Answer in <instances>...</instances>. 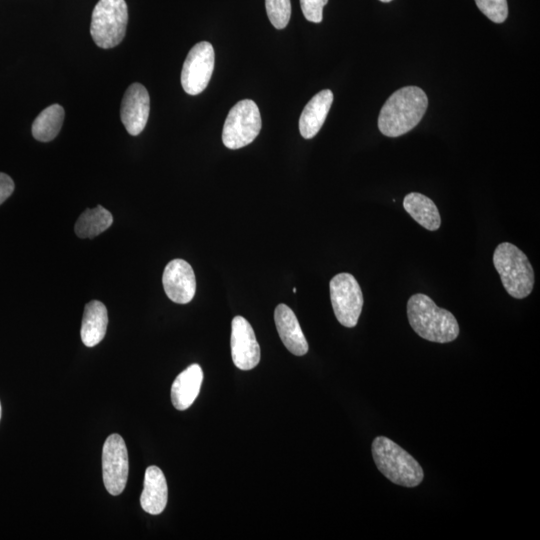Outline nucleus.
I'll use <instances>...</instances> for the list:
<instances>
[{
  "mask_svg": "<svg viewBox=\"0 0 540 540\" xmlns=\"http://www.w3.org/2000/svg\"><path fill=\"white\" fill-rule=\"evenodd\" d=\"M427 106L428 98L421 88L403 87L384 103L378 117V128L388 137L403 135L420 122Z\"/></svg>",
  "mask_w": 540,
  "mask_h": 540,
  "instance_id": "obj_1",
  "label": "nucleus"
},
{
  "mask_svg": "<svg viewBox=\"0 0 540 540\" xmlns=\"http://www.w3.org/2000/svg\"><path fill=\"white\" fill-rule=\"evenodd\" d=\"M407 316L412 329L428 341L447 343L458 337L459 325L454 315L425 294L416 293L409 298Z\"/></svg>",
  "mask_w": 540,
  "mask_h": 540,
  "instance_id": "obj_2",
  "label": "nucleus"
},
{
  "mask_svg": "<svg viewBox=\"0 0 540 540\" xmlns=\"http://www.w3.org/2000/svg\"><path fill=\"white\" fill-rule=\"evenodd\" d=\"M372 456L379 471L397 485L415 487L423 480L419 463L387 437L378 436L373 440Z\"/></svg>",
  "mask_w": 540,
  "mask_h": 540,
  "instance_id": "obj_3",
  "label": "nucleus"
},
{
  "mask_svg": "<svg viewBox=\"0 0 540 540\" xmlns=\"http://www.w3.org/2000/svg\"><path fill=\"white\" fill-rule=\"evenodd\" d=\"M493 264L507 293L517 299L527 297L534 286V271L527 256L517 246L500 243Z\"/></svg>",
  "mask_w": 540,
  "mask_h": 540,
  "instance_id": "obj_4",
  "label": "nucleus"
},
{
  "mask_svg": "<svg viewBox=\"0 0 540 540\" xmlns=\"http://www.w3.org/2000/svg\"><path fill=\"white\" fill-rule=\"evenodd\" d=\"M127 22L125 0H99L91 16L90 34L93 41L103 49L117 46L125 36Z\"/></svg>",
  "mask_w": 540,
  "mask_h": 540,
  "instance_id": "obj_5",
  "label": "nucleus"
},
{
  "mask_svg": "<svg viewBox=\"0 0 540 540\" xmlns=\"http://www.w3.org/2000/svg\"><path fill=\"white\" fill-rule=\"evenodd\" d=\"M262 122L257 104L250 99L237 102L229 111L222 130L223 144L239 149L258 136Z\"/></svg>",
  "mask_w": 540,
  "mask_h": 540,
  "instance_id": "obj_6",
  "label": "nucleus"
},
{
  "mask_svg": "<svg viewBox=\"0 0 540 540\" xmlns=\"http://www.w3.org/2000/svg\"><path fill=\"white\" fill-rule=\"evenodd\" d=\"M329 289L339 323L348 328L356 326L363 307V295L357 280L350 273H339L331 279Z\"/></svg>",
  "mask_w": 540,
  "mask_h": 540,
  "instance_id": "obj_7",
  "label": "nucleus"
},
{
  "mask_svg": "<svg viewBox=\"0 0 540 540\" xmlns=\"http://www.w3.org/2000/svg\"><path fill=\"white\" fill-rule=\"evenodd\" d=\"M215 64L212 44L202 41L195 44L187 54L181 71V84L190 95L200 94L208 85Z\"/></svg>",
  "mask_w": 540,
  "mask_h": 540,
  "instance_id": "obj_8",
  "label": "nucleus"
},
{
  "mask_svg": "<svg viewBox=\"0 0 540 540\" xmlns=\"http://www.w3.org/2000/svg\"><path fill=\"white\" fill-rule=\"evenodd\" d=\"M129 471L128 452L123 438L111 434L102 449V476L106 490L119 495L126 486Z\"/></svg>",
  "mask_w": 540,
  "mask_h": 540,
  "instance_id": "obj_9",
  "label": "nucleus"
},
{
  "mask_svg": "<svg viewBox=\"0 0 540 540\" xmlns=\"http://www.w3.org/2000/svg\"><path fill=\"white\" fill-rule=\"evenodd\" d=\"M231 356L241 370H251L260 361V346L250 323L242 316H235L231 323Z\"/></svg>",
  "mask_w": 540,
  "mask_h": 540,
  "instance_id": "obj_10",
  "label": "nucleus"
},
{
  "mask_svg": "<svg viewBox=\"0 0 540 540\" xmlns=\"http://www.w3.org/2000/svg\"><path fill=\"white\" fill-rule=\"evenodd\" d=\"M168 298L178 304L190 302L196 291V278L191 265L182 259L171 260L162 276Z\"/></svg>",
  "mask_w": 540,
  "mask_h": 540,
  "instance_id": "obj_11",
  "label": "nucleus"
},
{
  "mask_svg": "<svg viewBox=\"0 0 540 540\" xmlns=\"http://www.w3.org/2000/svg\"><path fill=\"white\" fill-rule=\"evenodd\" d=\"M150 111L147 89L140 83L131 84L125 91L120 107L121 121L130 135L140 134L146 126Z\"/></svg>",
  "mask_w": 540,
  "mask_h": 540,
  "instance_id": "obj_12",
  "label": "nucleus"
},
{
  "mask_svg": "<svg viewBox=\"0 0 540 540\" xmlns=\"http://www.w3.org/2000/svg\"><path fill=\"white\" fill-rule=\"evenodd\" d=\"M274 321L284 346L296 356L305 355L308 352V343L291 308L286 304L277 305Z\"/></svg>",
  "mask_w": 540,
  "mask_h": 540,
  "instance_id": "obj_13",
  "label": "nucleus"
},
{
  "mask_svg": "<svg viewBox=\"0 0 540 540\" xmlns=\"http://www.w3.org/2000/svg\"><path fill=\"white\" fill-rule=\"evenodd\" d=\"M333 102L329 89L315 94L304 107L299 119V131L303 138H313L321 129Z\"/></svg>",
  "mask_w": 540,
  "mask_h": 540,
  "instance_id": "obj_14",
  "label": "nucleus"
},
{
  "mask_svg": "<svg viewBox=\"0 0 540 540\" xmlns=\"http://www.w3.org/2000/svg\"><path fill=\"white\" fill-rule=\"evenodd\" d=\"M168 489L162 470L155 466H149L145 471L143 491L140 496L142 509L151 514L158 515L166 507Z\"/></svg>",
  "mask_w": 540,
  "mask_h": 540,
  "instance_id": "obj_15",
  "label": "nucleus"
},
{
  "mask_svg": "<svg viewBox=\"0 0 540 540\" xmlns=\"http://www.w3.org/2000/svg\"><path fill=\"white\" fill-rule=\"evenodd\" d=\"M203 381V371L192 364L182 371L171 386V401L180 411L189 408L197 398Z\"/></svg>",
  "mask_w": 540,
  "mask_h": 540,
  "instance_id": "obj_16",
  "label": "nucleus"
},
{
  "mask_svg": "<svg viewBox=\"0 0 540 540\" xmlns=\"http://www.w3.org/2000/svg\"><path fill=\"white\" fill-rule=\"evenodd\" d=\"M108 314L105 305L97 300L88 302L84 308L81 339L87 347H93L102 341L106 334Z\"/></svg>",
  "mask_w": 540,
  "mask_h": 540,
  "instance_id": "obj_17",
  "label": "nucleus"
},
{
  "mask_svg": "<svg viewBox=\"0 0 540 540\" xmlns=\"http://www.w3.org/2000/svg\"><path fill=\"white\" fill-rule=\"evenodd\" d=\"M405 211L422 227L430 231L437 230L441 225V217L435 203L427 196L411 192L404 197Z\"/></svg>",
  "mask_w": 540,
  "mask_h": 540,
  "instance_id": "obj_18",
  "label": "nucleus"
},
{
  "mask_svg": "<svg viewBox=\"0 0 540 540\" xmlns=\"http://www.w3.org/2000/svg\"><path fill=\"white\" fill-rule=\"evenodd\" d=\"M64 109L59 104L46 107L32 124V135L40 142H49L59 133L64 121Z\"/></svg>",
  "mask_w": 540,
  "mask_h": 540,
  "instance_id": "obj_19",
  "label": "nucleus"
},
{
  "mask_svg": "<svg viewBox=\"0 0 540 540\" xmlns=\"http://www.w3.org/2000/svg\"><path fill=\"white\" fill-rule=\"evenodd\" d=\"M113 222L111 213L101 205L86 209L75 223L80 238H93L108 229Z\"/></svg>",
  "mask_w": 540,
  "mask_h": 540,
  "instance_id": "obj_20",
  "label": "nucleus"
},
{
  "mask_svg": "<svg viewBox=\"0 0 540 540\" xmlns=\"http://www.w3.org/2000/svg\"><path fill=\"white\" fill-rule=\"evenodd\" d=\"M267 16L277 29L287 26L291 16L290 0H265Z\"/></svg>",
  "mask_w": 540,
  "mask_h": 540,
  "instance_id": "obj_21",
  "label": "nucleus"
},
{
  "mask_svg": "<svg viewBox=\"0 0 540 540\" xmlns=\"http://www.w3.org/2000/svg\"><path fill=\"white\" fill-rule=\"evenodd\" d=\"M479 10L491 21L502 23L508 15L507 0H475Z\"/></svg>",
  "mask_w": 540,
  "mask_h": 540,
  "instance_id": "obj_22",
  "label": "nucleus"
},
{
  "mask_svg": "<svg viewBox=\"0 0 540 540\" xmlns=\"http://www.w3.org/2000/svg\"><path fill=\"white\" fill-rule=\"evenodd\" d=\"M328 0H300V6L304 17L314 23H319L323 18V7Z\"/></svg>",
  "mask_w": 540,
  "mask_h": 540,
  "instance_id": "obj_23",
  "label": "nucleus"
},
{
  "mask_svg": "<svg viewBox=\"0 0 540 540\" xmlns=\"http://www.w3.org/2000/svg\"><path fill=\"white\" fill-rule=\"evenodd\" d=\"M14 191V182L10 176L0 172V204H2Z\"/></svg>",
  "mask_w": 540,
  "mask_h": 540,
  "instance_id": "obj_24",
  "label": "nucleus"
},
{
  "mask_svg": "<svg viewBox=\"0 0 540 540\" xmlns=\"http://www.w3.org/2000/svg\"><path fill=\"white\" fill-rule=\"evenodd\" d=\"M1 415H2V407H1V402H0V420H1Z\"/></svg>",
  "mask_w": 540,
  "mask_h": 540,
  "instance_id": "obj_25",
  "label": "nucleus"
},
{
  "mask_svg": "<svg viewBox=\"0 0 540 540\" xmlns=\"http://www.w3.org/2000/svg\"><path fill=\"white\" fill-rule=\"evenodd\" d=\"M380 1H382V2H390L392 0H380Z\"/></svg>",
  "mask_w": 540,
  "mask_h": 540,
  "instance_id": "obj_26",
  "label": "nucleus"
},
{
  "mask_svg": "<svg viewBox=\"0 0 540 540\" xmlns=\"http://www.w3.org/2000/svg\"><path fill=\"white\" fill-rule=\"evenodd\" d=\"M292 291L295 293V292H296V288H293Z\"/></svg>",
  "mask_w": 540,
  "mask_h": 540,
  "instance_id": "obj_27",
  "label": "nucleus"
}]
</instances>
